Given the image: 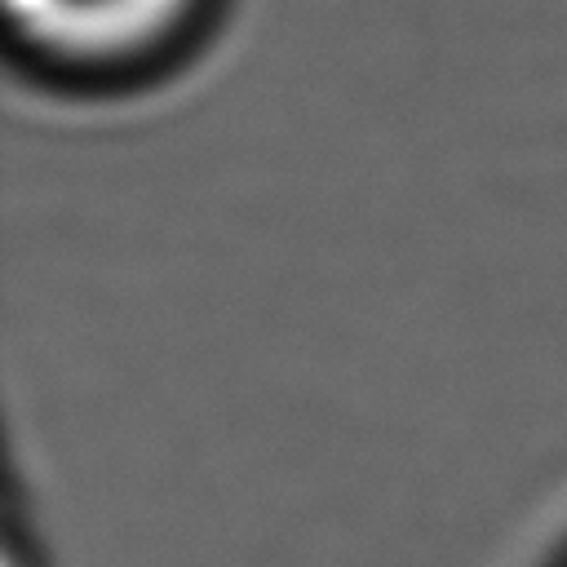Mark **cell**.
<instances>
[{
    "mask_svg": "<svg viewBox=\"0 0 567 567\" xmlns=\"http://www.w3.org/2000/svg\"><path fill=\"white\" fill-rule=\"evenodd\" d=\"M190 9L195 0H4L18 40L80 66L128 62L159 49Z\"/></svg>",
    "mask_w": 567,
    "mask_h": 567,
    "instance_id": "obj_1",
    "label": "cell"
}]
</instances>
